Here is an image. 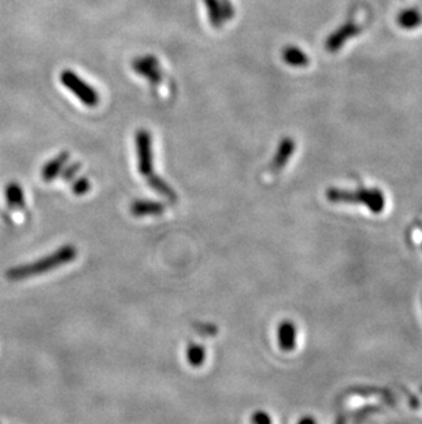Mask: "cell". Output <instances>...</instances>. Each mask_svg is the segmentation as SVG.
I'll return each instance as SVG.
<instances>
[{
  "mask_svg": "<svg viewBox=\"0 0 422 424\" xmlns=\"http://www.w3.org/2000/svg\"><path fill=\"white\" fill-rule=\"evenodd\" d=\"M132 69L150 83L151 89H154L155 94L159 95V89L165 87L163 86L165 77H163L162 68L159 65L158 58L153 55L139 56L132 62Z\"/></svg>",
  "mask_w": 422,
  "mask_h": 424,
  "instance_id": "5b68a950",
  "label": "cell"
},
{
  "mask_svg": "<svg viewBox=\"0 0 422 424\" xmlns=\"http://www.w3.org/2000/svg\"><path fill=\"white\" fill-rule=\"evenodd\" d=\"M80 168H81L80 163H71L66 168H63V171H62V173L59 176L62 177L65 181H71L76 177V175L78 173Z\"/></svg>",
  "mask_w": 422,
  "mask_h": 424,
  "instance_id": "9a60e30c",
  "label": "cell"
},
{
  "mask_svg": "<svg viewBox=\"0 0 422 424\" xmlns=\"http://www.w3.org/2000/svg\"><path fill=\"white\" fill-rule=\"evenodd\" d=\"M282 58L288 65H292V66H302L306 62V56L302 54L300 50L294 49V47L285 49L282 53Z\"/></svg>",
  "mask_w": 422,
  "mask_h": 424,
  "instance_id": "4fadbf2b",
  "label": "cell"
},
{
  "mask_svg": "<svg viewBox=\"0 0 422 424\" xmlns=\"http://www.w3.org/2000/svg\"><path fill=\"white\" fill-rule=\"evenodd\" d=\"M61 83L63 84L65 89H69L83 105L95 107L99 104V95H98L96 89H92L87 81H84L74 71H69V69L62 71Z\"/></svg>",
  "mask_w": 422,
  "mask_h": 424,
  "instance_id": "277c9868",
  "label": "cell"
},
{
  "mask_svg": "<svg viewBox=\"0 0 422 424\" xmlns=\"http://www.w3.org/2000/svg\"><path fill=\"white\" fill-rule=\"evenodd\" d=\"M165 212V205L155 201H135L130 205V213L135 217H145V216H158Z\"/></svg>",
  "mask_w": 422,
  "mask_h": 424,
  "instance_id": "ba28073f",
  "label": "cell"
},
{
  "mask_svg": "<svg viewBox=\"0 0 422 424\" xmlns=\"http://www.w3.org/2000/svg\"><path fill=\"white\" fill-rule=\"evenodd\" d=\"M279 346L282 352H292L297 346V327L292 321L285 320L279 325Z\"/></svg>",
  "mask_w": 422,
  "mask_h": 424,
  "instance_id": "8992f818",
  "label": "cell"
},
{
  "mask_svg": "<svg viewBox=\"0 0 422 424\" xmlns=\"http://www.w3.org/2000/svg\"><path fill=\"white\" fill-rule=\"evenodd\" d=\"M136 150H138V162H139V172L143 177H145L148 186L155 190L158 194L176 201L177 195L173 188L154 171L153 162V139L148 131L139 129L136 133Z\"/></svg>",
  "mask_w": 422,
  "mask_h": 424,
  "instance_id": "6da1fadb",
  "label": "cell"
},
{
  "mask_svg": "<svg viewBox=\"0 0 422 424\" xmlns=\"http://www.w3.org/2000/svg\"><path fill=\"white\" fill-rule=\"evenodd\" d=\"M76 257H77V248L71 245H66V246H62L56 251H53V254L36 261L34 264H26V266L9 269L6 276L10 281H22V279L34 278V276L47 273L48 271H53L55 268L66 266L71 263Z\"/></svg>",
  "mask_w": 422,
  "mask_h": 424,
  "instance_id": "7a4b0ae2",
  "label": "cell"
},
{
  "mask_svg": "<svg viewBox=\"0 0 422 424\" xmlns=\"http://www.w3.org/2000/svg\"><path fill=\"white\" fill-rule=\"evenodd\" d=\"M251 423L252 424H272L270 416L264 410H257L251 416Z\"/></svg>",
  "mask_w": 422,
  "mask_h": 424,
  "instance_id": "2e32d148",
  "label": "cell"
},
{
  "mask_svg": "<svg viewBox=\"0 0 422 424\" xmlns=\"http://www.w3.org/2000/svg\"><path fill=\"white\" fill-rule=\"evenodd\" d=\"M69 158H71L69 153L62 151L59 156H56L55 158L48 161V162L43 166V169H41V178H43L44 181H47V183L53 181V178H56V177L62 173V171H63V168L66 166V163H68Z\"/></svg>",
  "mask_w": 422,
  "mask_h": 424,
  "instance_id": "52a82bcc",
  "label": "cell"
},
{
  "mask_svg": "<svg viewBox=\"0 0 422 424\" xmlns=\"http://www.w3.org/2000/svg\"><path fill=\"white\" fill-rule=\"evenodd\" d=\"M328 199L332 202H359L369 208L370 212L381 213L384 211V196L379 190H359L356 193H349L341 190H329Z\"/></svg>",
  "mask_w": 422,
  "mask_h": 424,
  "instance_id": "3957f363",
  "label": "cell"
},
{
  "mask_svg": "<svg viewBox=\"0 0 422 424\" xmlns=\"http://www.w3.org/2000/svg\"><path fill=\"white\" fill-rule=\"evenodd\" d=\"M206 360V350L199 343H190L187 348V361L191 367H202Z\"/></svg>",
  "mask_w": 422,
  "mask_h": 424,
  "instance_id": "7c38bea8",
  "label": "cell"
},
{
  "mask_svg": "<svg viewBox=\"0 0 422 424\" xmlns=\"http://www.w3.org/2000/svg\"><path fill=\"white\" fill-rule=\"evenodd\" d=\"M221 3V7H222V14L225 21H229L230 18H233L235 16V10H233V4L230 3V0H220Z\"/></svg>",
  "mask_w": 422,
  "mask_h": 424,
  "instance_id": "e0dca14e",
  "label": "cell"
},
{
  "mask_svg": "<svg viewBox=\"0 0 422 424\" xmlns=\"http://www.w3.org/2000/svg\"><path fill=\"white\" fill-rule=\"evenodd\" d=\"M6 201H7V205L11 208V209H24L25 208V196H24V190L21 188V186L13 181V183H9V186L6 187Z\"/></svg>",
  "mask_w": 422,
  "mask_h": 424,
  "instance_id": "30bf717a",
  "label": "cell"
},
{
  "mask_svg": "<svg viewBox=\"0 0 422 424\" xmlns=\"http://www.w3.org/2000/svg\"><path fill=\"white\" fill-rule=\"evenodd\" d=\"M89 190H91V181L86 177H78L71 184V191L77 196H83V195L87 194Z\"/></svg>",
  "mask_w": 422,
  "mask_h": 424,
  "instance_id": "5bb4252c",
  "label": "cell"
},
{
  "mask_svg": "<svg viewBox=\"0 0 422 424\" xmlns=\"http://www.w3.org/2000/svg\"><path fill=\"white\" fill-rule=\"evenodd\" d=\"M292 151H294V143L291 141V139H284V141L280 144V147H279V151H277L276 157L272 161L270 171L274 172V173L282 171V168L287 165Z\"/></svg>",
  "mask_w": 422,
  "mask_h": 424,
  "instance_id": "9c48e42d",
  "label": "cell"
},
{
  "mask_svg": "<svg viewBox=\"0 0 422 424\" xmlns=\"http://www.w3.org/2000/svg\"><path fill=\"white\" fill-rule=\"evenodd\" d=\"M209 13V21L214 28H221L225 22L220 0H203Z\"/></svg>",
  "mask_w": 422,
  "mask_h": 424,
  "instance_id": "8fae6325",
  "label": "cell"
},
{
  "mask_svg": "<svg viewBox=\"0 0 422 424\" xmlns=\"http://www.w3.org/2000/svg\"><path fill=\"white\" fill-rule=\"evenodd\" d=\"M298 424H316V420L313 418L307 416V418H303Z\"/></svg>",
  "mask_w": 422,
  "mask_h": 424,
  "instance_id": "ac0fdd59",
  "label": "cell"
}]
</instances>
